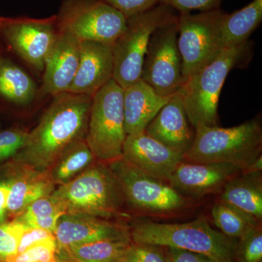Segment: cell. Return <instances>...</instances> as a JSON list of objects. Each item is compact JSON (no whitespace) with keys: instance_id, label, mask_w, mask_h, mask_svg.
Masks as SVG:
<instances>
[{"instance_id":"1","label":"cell","mask_w":262,"mask_h":262,"mask_svg":"<svg viewBox=\"0 0 262 262\" xmlns=\"http://www.w3.org/2000/svg\"><path fill=\"white\" fill-rule=\"evenodd\" d=\"M91 96L67 92L52 97L37 126L10 164L48 171L60 155L77 141L85 139Z\"/></svg>"},{"instance_id":"2","label":"cell","mask_w":262,"mask_h":262,"mask_svg":"<svg viewBox=\"0 0 262 262\" xmlns=\"http://www.w3.org/2000/svg\"><path fill=\"white\" fill-rule=\"evenodd\" d=\"M253 52L249 41L222 50L211 63L184 84L179 93L189 121L194 128L218 126L219 102L226 79L233 69L247 65Z\"/></svg>"},{"instance_id":"3","label":"cell","mask_w":262,"mask_h":262,"mask_svg":"<svg viewBox=\"0 0 262 262\" xmlns=\"http://www.w3.org/2000/svg\"><path fill=\"white\" fill-rule=\"evenodd\" d=\"M130 233L134 244L179 248L205 255L215 262H234L237 242L215 230L203 217L186 223L137 221Z\"/></svg>"},{"instance_id":"4","label":"cell","mask_w":262,"mask_h":262,"mask_svg":"<svg viewBox=\"0 0 262 262\" xmlns=\"http://www.w3.org/2000/svg\"><path fill=\"white\" fill-rule=\"evenodd\" d=\"M52 194L63 203L67 213L108 220L121 214L127 204L116 176L108 163L98 160Z\"/></svg>"},{"instance_id":"5","label":"cell","mask_w":262,"mask_h":262,"mask_svg":"<svg viewBox=\"0 0 262 262\" xmlns=\"http://www.w3.org/2000/svg\"><path fill=\"white\" fill-rule=\"evenodd\" d=\"M262 128L259 119L232 127L200 126L184 155V161L238 165L243 171L261 155Z\"/></svg>"},{"instance_id":"6","label":"cell","mask_w":262,"mask_h":262,"mask_svg":"<svg viewBox=\"0 0 262 262\" xmlns=\"http://www.w3.org/2000/svg\"><path fill=\"white\" fill-rule=\"evenodd\" d=\"M178 16L173 8L158 3L144 13L127 18L125 30L113 46V80L122 89L141 80L144 57L155 31Z\"/></svg>"},{"instance_id":"7","label":"cell","mask_w":262,"mask_h":262,"mask_svg":"<svg viewBox=\"0 0 262 262\" xmlns=\"http://www.w3.org/2000/svg\"><path fill=\"white\" fill-rule=\"evenodd\" d=\"M123 89L112 79L93 96L85 141L98 161L121 158L126 138Z\"/></svg>"},{"instance_id":"8","label":"cell","mask_w":262,"mask_h":262,"mask_svg":"<svg viewBox=\"0 0 262 262\" xmlns=\"http://www.w3.org/2000/svg\"><path fill=\"white\" fill-rule=\"evenodd\" d=\"M60 32L80 41L113 46L127 18L103 0H63L56 14Z\"/></svg>"},{"instance_id":"9","label":"cell","mask_w":262,"mask_h":262,"mask_svg":"<svg viewBox=\"0 0 262 262\" xmlns=\"http://www.w3.org/2000/svg\"><path fill=\"white\" fill-rule=\"evenodd\" d=\"M226 14L221 8L179 14L177 44L184 83L222 51L221 33Z\"/></svg>"},{"instance_id":"10","label":"cell","mask_w":262,"mask_h":262,"mask_svg":"<svg viewBox=\"0 0 262 262\" xmlns=\"http://www.w3.org/2000/svg\"><path fill=\"white\" fill-rule=\"evenodd\" d=\"M60 30L56 15L44 18L0 16V45L39 75Z\"/></svg>"},{"instance_id":"11","label":"cell","mask_w":262,"mask_h":262,"mask_svg":"<svg viewBox=\"0 0 262 262\" xmlns=\"http://www.w3.org/2000/svg\"><path fill=\"white\" fill-rule=\"evenodd\" d=\"M108 165L120 182L127 204L136 211L167 215L181 211L189 205L187 196L168 182L144 173L122 157Z\"/></svg>"},{"instance_id":"12","label":"cell","mask_w":262,"mask_h":262,"mask_svg":"<svg viewBox=\"0 0 262 262\" xmlns=\"http://www.w3.org/2000/svg\"><path fill=\"white\" fill-rule=\"evenodd\" d=\"M177 39L178 18L157 29L150 38L141 71V80L165 97L177 94L184 83Z\"/></svg>"},{"instance_id":"13","label":"cell","mask_w":262,"mask_h":262,"mask_svg":"<svg viewBox=\"0 0 262 262\" xmlns=\"http://www.w3.org/2000/svg\"><path fill=\"white\" fill-rule=\"evenodd\" d=\"M242 172L241 167L233 164L192 163L183 160L167 182L187 198H200L221 192L229 181Z\"/></svg>"},{"instance_id":"14","label":"cell","mask_w":262,"mask_h":262,"mask_svg":"<svg viewBox=\"0 0 262 262\" xmlns=\"http://www.w3.org/2000/svg\"><path fill=\"white\" fill-rule=\"evenodd\" d=\"M122 157L144 173L165 182L184 160V155L145 132L126 136Z\"/></svg>"},{"instance_id":"15","label":"cell","mask_w":262,"mask_h":262,"mask_svg":"<svg viewBox=\"0 0 262 262\" xmlns=\"http://www.w3.org/2000/svg\"><path fill=\"white\" fill-rule=\"evenodd\" d=\"M19 60L0 45V110L21 111L44 98L40 85Z\"/></svg>"},{"instance_id":"16","label":"cell","mask_w":262,"mask_h":262,"mask_svg":"<svg viewBox=\"0 0 262 262\" xmlns=\"http://www.w3.org/2000/svg\"><path fill=\"white\" fill-rule=\"evenodd\" d=\"M80 57V41L60 32L46 57L40 94L53 97L68 92L75 80Z\"/></svg>"},{"instance_id":"17","label":"cell","mask_w":262,"mask_h":262,"mask_svg":"<svg viewBox=\"0 0 262 262\" xmlns=\"http://www.w3.org/2000/svg\"><path fill=\"white\" fill-rule=\"evenodd\" d=\"M54 235L57 249L97 241L130 238V228L122 224L72 213H66L59 219Z\"/></svg>"},{"instance_id":"18","label":"cell","mask_w":262,"mask_h":262,"mask_svg":"<svg viewBox=\"0 0 262 262\" xmlns=\"http://www.w3.org/2000/svg\"><path fill=\"white\" fill-rule=\"evenodd\" d=\"M113 46L80 41V57L75 80L68 92L93 97L113 79Z\"/></svg>"},{"instance_id":"19","label":"cell","mask_w":262,"mask_h":262,"mask_svg":"<svg viewBox=\"0 0 262 262\" xmlns=\"http://www.w3.org/2000/svg\"><path fill=\"white\" fill-rule=\"evenodd\" d=\"M144 132L177 152L186 154L194 140V128L189 121L180 93L170 98Z\"/></svg>"},{"instance_id":"20","label":"cell","mask_w":262,"mask_h":262,"mask_svg":"<svg viewBox=\"0 0 262 262\" xmlns=\"http://www.w3.org/2000/svg\"><path fill=\"white\" fill-rule=\"evenodd\" d=\"M8 177L11 187L7 204L8 217L15 219L39 198L50 195L56 185L48 171H39L27 167L9 164Z\"/></svg>"},{"instance_id":"21","label":"cell","mask_w":262,"mask_h":262,"mask_svg":"<svg viewBox=\"0 0 262 262\" xmlns=\"http://www.w3.org/2000/svg\"><path fill=\"white\" fill-rule=\"evenodd\" d=\"M170 97L160 96L143 80L123 89V111L126 135L144 132L146 126Z\"/></svg>"},{"instance_id":"22","label":"cell","mask_w":262,"mask_h":262,"mask_svg":"<svg viewBox=\"0 0 262 262\" xmlns=\"http://www.w3.org/2000/svg\"><path fill=\"white\" fill-rule=\"evenodd\" d=\"M220 201L232 205L253 215L262 219L261 172H242L227 183L221 191Z\"/></svg>"},{"instance_id":"23","label":"cell","mask_w":262,"mask_h":262,"mask_svg":"<svg viewBox=\"0 0 262 262\" xmlns=\"http://www.w3.org/2000/svg\"><path fill=\"white\" fill-rule=\"evenodd\" d=\"M262 21V0H253L232 13H227L222 23L221 48L235 47L248 41V38Z\"/></svg>"},{"instance_id":"24","label":"cell","mask_w":262,"mask_h":262,"mask_svg":"<svg viewBox=\"0 0 262 262\" xmlns=\"http://www.w3.org/2000/svg\"><path fill=\"white\" fill-rule=\"evenodd\" d=\"M130 238L108 239L57 249L64 262H120L129 251Z\"/></svg>"},{"instance_id":"25","label":"cell","mask_w":262,"mask_h":262,"mask_svg":"<svg viewBox=\"0 0 262 262\" xmlns=\"http://www.w3.org/2000/svg\"><path fill=\"white\" fill-rule=\"evenodd\" d=\"M96 160L84 139L67 148L48 172L53 184L58 187L80 175Z\"/></svg>"},{"instance_id":"26","label":"cell","mask_w":262,"mask_h":262,"mask_svg":"<svg viewBox=\"0 0 262 262\" xmlns=\"http://www.w3.org/2000/svg\"><path fill=\"white\" fill-rule=\"evenodd\" d=\"M66 213L67 208L63 203L51 194L33 202L13 220L29 228L46 229L54 233L58 220Z\"/></svg>"},{"instance_id":"27","label":"cell","mask_w":262,"mask_h":262,"mask_svg":"<svg viewBox=\"0 0 262 262\" xmlns=\"http://www.w3.org/2000/svg\"><path fill=\"white\" fill-rule=\"evenodd\" d=\"M211 215L220 232L232 239H237L248 229L261 225L253 215L221 201L212 207Z\"/></svg>"},{"instance_id":"28","label":"cell","mask_w":262,"mask_h":262,"mask_svg":"<svg viewBox=\"0 0 262 262\" xmlns=\"http://www.w3.org/2000/svg\"><path fill=\"white\" fill-rule=\"evenodd\" d=\"M234 262H262L261 225L248 229L237 239Z\"/></svg>"},{"instance_id":"29","label":"cell","mask_w":262,"mask_h":262,"mask_svg":"<svg viewBox=\"0 0 262 262\" xmlns=\"http://www.w3.org/2000/svg\"><path fill=\"white\" fill-rule=\"evenodd\" d=\"M28 228L24 224L13 220L0 225V258H5L17 253L19 243L24 231Z\"/></svg>"},{"instance_id":"30","label":"cell","mask_w":262,"mask_h":262,"mask_svg":"<svg viewBox=\"0 0 262 262\" xmlns=\"http://www.w3.org/2000/svg\"><path fill=\"white\" fill-rule=\"evenodd\" d=\"M5 262H58L56 241L36 245L5 258Z\"/></svg>"},{"instance_id":"31","label":"cell","mask_w":262,"mask_h":262,"mask_svg":"<svg viewBox=\"0 0 262 262\" xmlns=\"http://www.w3.org/2000/svg\"><path fill=\"white\" fill-rule=\"evenodd\" d=\"M29 131L20 127L0 130V162L11 160L23 148Z\"/></svg>"},{"instance_id":"32","label":"cell","mask_w":262,"mask_h":262,"mask_svg":"<svg viewBox=\"0 0 262 262\" xmlns=\"http://www.w3.org/2000/svg\"><path fill=\"white\" fill-rule=\"evenodd\" d=\"M120 261L167 262V260L162 247L133 243L132 246Z\"/></svg>"},{"instance_id":"33","label":"cell","mask_w":262,"mask_h":262,"mask_svg":"<svg viewBox=\"0 0 262 262\" xmlns=\"http://www.w3.org/2000/svg\"><path fill=\"white\" fill-rule=\"evenodd\" d=\"M224 0H160L159 3L168 5L179 14L192 11L206 12L220 9Z\"/></svg>"},{"instance_id":"34","label":"cell","mask_w":262,"mask_h":262,"mask_svg":"<svg viewBox=\"0 0 262 262\" xmlns=\"http://www.w3.org/2000/svg\"><path fill=\"white\" fill-rule=\"evenodd\" d=\"M120 11L127 18L144 13L159 3L160 0H103Z\"/></svg>"},{"instance_id":"35","label":"cell","mask_w":262,"mask_h":262,"mask_svg":"<svg viewBox=\"0 0 262 262\" xmlns=\"http://www.w3.org/2000/svg\"><path fill=\"white\" fill-rule=\"evenodd\" d=\"M56 241L54 233L39 228H27L24 231L23 235L19 243L17 253H21L26 250L36 246V245L42 244V243Z\"/></svg>"},{"instance_id":"36","label":"cell","mask_w":262,"mask_h":262,"mask_svg":"<svg viewBox=\"0 0 262 262\" xmlns=\"http://www.w3.org/2000/svg\"><path fill=\"white\" fill-rule=\"evenodd\" d=\"M167 262H215L200 253L171 247H162Z\"/></svg>"},{"instance_id":"37","label":"cell","mask_w":262,"mask_h":262,"mask_svg":"<svg viewBox=\"0 0 262 262\" xmlns=\"http://www.w3.org/2000/svg\"><path fill=\"white\" fill-rule=\"evenodd\" d=\"M11 180L9 177L0 180V225L7 222L8 211L7 204L9 195Z\"/></svg>"},{"instance_id":"38","label":"cell","mask_w":262,"mask_h":262,"mask_svg":"<svg viewBox=\"0 0 262 262\" xmlns=\"http://www.w3.org/2000/svg\"><path fill=\"white\" fill-rule=\"evenodd\" d=\"M262 170V156L260 155L254 161L252 162L244 170L245 173H256L261 172Z\"/></svg>"},{"instance_id":"39","label":"cell","mask_w":262,"mask_h":262,"mask_svg":"<svg viewBox=\"0 0 262 262\" xmlns=\"http://www.w3.org/2000/svg\"><path fill=\"white\" fill-rule=\"evenodd\" d=\"M58 262H64V261H62V260H61V259H60V258H58Z\"/></svg>"},{"instance_id":"40","label":"cell","mask_w":262,"mask_h":262,"mask_svg":"<svg viewBox=\"0 0 262 262\" xmlns=\"http://www.w3.org/2000/svg\"><path fill=\"white\" fill-rule=\"evenodd\" d=\"M0 262H5V261H4V260L1 259V258H0Z\"/></svg>"},{"instance_id":"41","label":"cell","mask_w":262,"mask_h":262,"mask_svg":"<svg viewBox=\"0 0 262 262\" xmlns=\"http://www.w3.org/2000/svg\"><path fill=\"white\" fill-rule=\"evenodd\" d=\"M0 130H1V123H0Z\"/></svg>"},{"instance_id":"42","label":"cell","mask_w":262,"mask_h":262,"mask_svg":"<svg viewBox=\"0 0 262 262\" xmlns=\"http://www.w3.org/2000/svg\"><path fill=\"white\" fill-rule=\"evenodd\" d=\"M120 262H122V261H120Z\"/></svg>"}]
</instances>
